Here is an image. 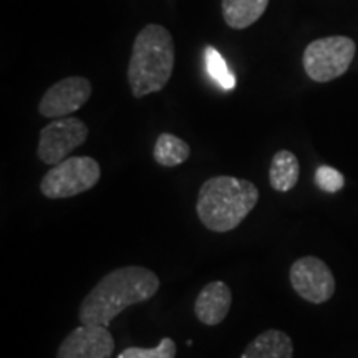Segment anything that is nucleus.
Masks as SVG:
<instances>
[{
	"mask_svg": "<svg viewBox=\"0 0 358 358\" xmlns=\"http://www.w3.org/2000/svg\"><path fill=\"white\" fill-rule=\"evenodd\" d=\"M299 176H301V164H299L297 156L289 150L277 151L268 169V181H271L272 189L277 192H289L297 186Z\"/></svg>",
	"mask_w": 358,
	"mask_h": 358,
	"instance_id": "obj_12",
	"label": "nucleus"
},
{
	"mask_svg": "<svg viewBox=\"0 0 358 358\" xmlns=\"http://www.w3.org/2000/svg\"><path fill=\"white\" fill-rule=\"evenodd\" d=\"M355 52V42L343 35L313 40L303 52V70L313 82H332L350 69Z\"/></svg>",
	"mask_w": 358,
	"mask_h": 358,
	"instance_id": "obj_5",
	"label": "nucleus"
},
{
	"mask_svg": "<svg viewBox=\"0 0 358 358\" xmlns=\"http://www.w3.org/2000/svg\"><path fill=\"white\" fill-rule=\"evenodd\" d=\"M158 290L159 279L151 268L141 266L115 268L83 299L78 319L85 325L108 327L123 310L150 301Z\"/></svg>",
	"mask_w": 358,
	"mask_h": 358,
	"instance_id": "obj_1",
	"label": "nucleus"
},
{
	"mask_svg": "<svg viewBox=\"0 0 358 358\" xmlns=\"http://www.w3.org/2000/svg\"><path fill=\"white\" fill-rule=\"evenodd\" d=\"M257 203L259 189L254 182L234 176H214L201 186L196 211L206 229L229 232Z\"/></svg>",
	"mask_w": 358,
	"mask_h": 358,
	"instance_id": "obj_2",
	"label": "nucleus"
},
{
	"mask_svg": "<svg viewBox=\"0 0 358 358\" xmlns=\"http://www.w3.org/2000/svg\"><path fill=\"white\" fill-rule=\"evenodd\" d=\"M232 306V292L222 280L209 282L194 302V313L201 324L214 327L226 319Z\"/></svg>",
	"mask_w": 358,
	"mask_h": 358,
	"instance_id": "obj_10",
	"label": "nucleus"
},
{
	"mask_svg": "<svg viewBox=\"0 0 358 358\" xmlns=\"http://www.w3.org/2000/svg\"><path fill=\"white\" fill-rule=\"evenodd\" d=\"M88 138V127L82 120L71 118H57L40 131V140L37 155L42 163L55 164L66 159L71 151L82 146Z\"/></svg>",
	"mask_w": 358,
	"mask_h": 358,
	"instance_id": "obj_6",
	"label": "nucleus"
},
{
	"mask_svg": "<svg viewBox=\"0 0 358 358\" xmlns=\"http://www.w3.org/2000/svg\"><path fill=\"white\" fill-rule=\"evenodd\" d=\"M174 40L166 27L150 24L136 35L128 64V83L134 98L161 92L174 70Z\"/></svg>",
	"mask_w": 358,
	"mask_h": 358,
	"instance_id": "obj_3",
	"label": "nucleus"
},
{
	"mask_svg": "<svg viewBox=\"0 0 358 358\" xmlns=\"http://www.w3.org/2000/svg\"><path fill=\"white\" fill-rule=\"evenodd\" d=\"M290 284L299 297L310 303H325L335 294V277L330 267L315 256L297 259L289 272Z\"/></svg>",
	"mask_w": 358,
	"mask_h": 358,
	"instance_id": "obj_7",
	"label": "nucleus"
},
{
	"mask_svg": "<svg viewBox=\"0 0 358 358\" xmlns=\"http://www.w3.org/2000/svg\"><path fill=\"white\" fill-rule=\"evenodd\" d=\"M191 148L185 140L179 136H174L171 133L159 134L158 140L155 143L153 156L155 161L159 166L164 168H174L182 164L189 158Z\"/></svg>",
	"mask_w": 358,
	"mask_h": 358,
	"instance_id": "obj_14",
	"label": "nucleus"
},
{
	"mask_svg": "<svg viewBox=\"0 0 358 358\" xmlns=\"http://www.w3.org/2000/svg\"><path fill=\"white\" fill-rule=\"evenodd\" d=\"M292 338L282 330H266L245 347L241 358H292Z\"/></svg>",
	"mask_w": 358,
	"mask_h": 358,
	"instance_id": "obj_11",
	"label": "nucleus"
},
{
	"mask_svg": "<svg viewBox=\"0 0 358 358\" xmlns=\"http://www.w3.org/2000/svg\"><path fill=\"white\" fill-rule=\"evenodd\" d=\"M268 0H222V17L231 29L243 30L261 19Z\"/></svg>",
	"mask_w": 358,
	"mask_h": 358,
	"instance_id": "obj_13",
	"label": "nucleus"
},
{
	"mask_svg": "<svg viewBox=\"0 0 358 358\" xmlns=\"http://www.w3.org/2000/svg\"><path fill=\"white\" fill-rule=\"evenodd\" d=\"M204 62H206V71L211 77L214 82H216L219 87L226 92H231V90L236 88V77L234 73L229 70L224 57L219 53L216 48L206 47L204 50Z\"/></svg>",
	"mask_w": 358,
	"mask_h": 358,
	"instance_id": "obj_15",
	"label": "nucleus"
},
{
	"mask_svg": "<svg viewBox=\"0 0 358 358\" xmlns=\"http://www.w3.org/2000/svg\"><path fill=\"white\" fill-rule=\"evenodd\" d=\"M313 179H315V185L325 192H338L345 185L343 174L338 169L327 166V164H322V166L317 168Z\"/></svg>",
	"mask_w": 358,
	"mask_h": 358,
	"instance_id": "obj_17",
	"label": "nucleus"
},
{
	"mask_svg": "<svg viewBox=\"0 0 358 358\" xmlns=\"http://www.w3.org/2000/svg\"><path fill=\"white\" fill-rule=\"evenodd\" d=\"M115 350L108 327L82 324L60 343L57 358H111Z\"/></svg>",
	"mask_w": 358,
	"mask_h": 358,
	"instance_id": "obj_9",
	"label": "nucleus"
},
{
	"mask_svg": "<svg viewBox=\"0 0 358 358\" xmlns=\"http://www.w3.org/2000/svg\"><path fill=\"white\" fill-rule=\"evenodd\" d=\"M176 343L173 338L164 337L161 338L158 347L153 348H140L129 347L120 353L116 358H176Z\"/></svg>",
	"mask_w": 358,
	"mask_h": 358,
	"instance_id": "obj_16",
	"label": "nucleus"
},
{
	"mask_svg": "<svg viewBox=\"0 0 358 358\" xmlns=\"http://www.w3.org/2000/svg\"><path fill=\"white\" fill-rule=\"evenodd\" d=\"M101 168L90 156H71L53 166L40 182V191L48 199H65L82 194L96 186Z\"/></svg>",
	"mask_w": 358,
	"mask_h": 358,
	"instance_id": "obj_4",
	"label": "nucleus"
},
{
	"mask_svg": "<svg viewBox=\"0 0 358 358\" xmlns=\"http://www.w3.org/2000/svg\"><path fill=\"white\" fill-rule=\"evenodd\" d=\"M92 96V83L83 77L60 80L45 92L38 103L40 115L45 118H66L78 111Z\"/></svg>",
	"mask_w": 358,
	"mask_h": 358,
	"instance_id": "obj_8",
	"label": "nucleus"
}]
</instances>
